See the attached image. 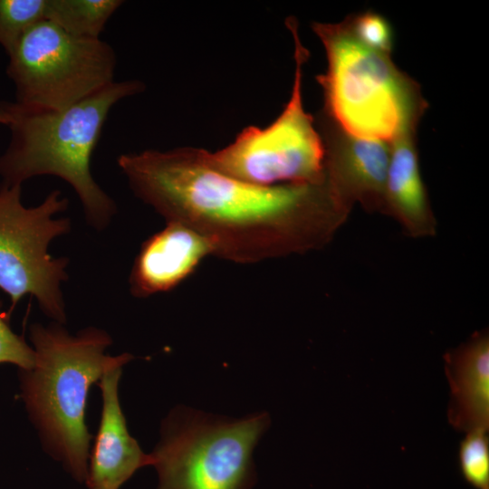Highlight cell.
<instances>
[{
	"label": "cell",
	"mask_w": 489,
	"mask_h": 489,
	"mask_svg": "<svg viewBox=\"0 0 489 489\" xmlns=\"http://www.w3.org/2000/svg\"><path fill=\"white\" fill-rule=\"evenodd\" d=\"M117 164L133 194L166 222L187 225L212 254L238 264L319 248L348 215L327 179L254 185L211 168L202 149L126 153Z\"/></svg>",
	"instance_id": "cell-1"
},
{
	"label": "cell",
	"mask_w": 489,
	"mask_h": 489,
	"mask_svg": "<svg viewBox=\"0 0 489 489\" xmlns=\"http://www.w3.org/2000/svg\"><path fill=\"white\" fill-rule=\"evenodd\" d=\"M144 89L140 81H114L60 110L4 101L10 139L0 155L1 184L22 186L44 175L60 177L78 196L87 223L97 231L104 230L116 215L117 206L95 181L91 157L110 110Z\"/></svg>",
	"instance_id": "cell-2"
},
{
	"label": "cell",
	"mask_w": 489,
	"mask_h": 489,
	"mask_svg": "<svg viewBox=\"0 0 489 489\" xmlns=\"http://www.w3.org/2000/svg\"><path fill=\"white\" fill-rule=\"evenodd\" d=\"M29 337L34 364L19 369L25 408L47 453L85 484L92 438L85 424L88 392L110 368L124 365L133 356L108 355L112 339L96 327L72 335L59 322L34 323Z\"/></svg>",
	"instance_id": "cell-3"
},
{
	"label": "cell",
	"mask_w": 489,
	"mask_h": 489,
	"mask_svg": "<svg viewBox=\"0 0 489 489\" xmlns=\"http://www.w3.org/2000/svg\"><path fill=\"white\" fill-rule=\"evenodd\" d=\"M312 29L328 60L326 72L317 79L331 125L353 137L386 142L416 127L425 105L413 81L389 54L361 43L349 21L314 23Z\"/></svg>",
	"instance_id": "cell-4"
},
{
	"label": "cell",
	"mask_w": 489,
	"mask_h": 489,
	"mask_svg": "<svg viewBox=\"0 0 489 489\" xmlns=\"http://www.w3.org/2000/svg\"><path fill=\"white\" fill-rule=\"evenodd\" d=\"M268 424L266 413L229 419L175 408L149 454L158 474L156 489H252L253 451Z\"/></svg>",
	"instance_id": "cell-5"
},
{
	"label": "cell",
	"mask_w": 489,
	"mask_h": 489,
	"mask_svg": "<svg viewBox=\"0 0 489 489\" xmlns=\"http://www.w3.org/2000/svg\"><path fill=\"white\" fill-rule=\"evenodd\" d=\"M286 25L293 37L295 71L291 98L281 114L265 128L244 129L216 152L202 149L205 161L214 169L258 186L320 184L326 179L324 139L302 104V71L309 53L301 43L297 21L289 17Z\"/></svg>",
	"instance_id": "cell-6"
},
{
	"label": "cell",
	"mask_w": 489,
	"mask_h": 489,
	"mask_svg": "<svg viewBox=\"0 0 489 489\" xmlns=\"http://www.w3.org/2000/svg\"><path fill=\"white\" fill-rule=\"evenodd\" d=\"M68 205L54 189L41 204L27 207L22 202L21 185L0 183V290L10 298V311L31 295L47 317L65 323L62 284L68 280L69 259L52 256L49 245L71 231L70 218H54Z\"/></svg>",
	"instance_id": "cell-7"
},
{
	"label": "cell",
	"mask_w": 489,
	"mask_h": 489,
	"mask_svg": "<svg viewBox=\"0 0 489 489\" xmlns=\"http://www.w3.org/2000/svg\"><path fill=\"white\" fill-rule=\"evenodd\" d=\"M115 67L116 54L108 43L72 35L43 20L8 55L6 74L15 103L60 110L114 82Z\"/></svg>",
	"instance_id": "cell-8"
},
{
	"label": "cell",
	"mask_w": 489,
	"mask_h": 489,
	"mask_svg": "<svg viewBox=\"0 0 489 489\" xmlns=\"http://www.w3.org/2000/svg\"><path fill=\"white\" fill-rule=\"evenodd\" d=\"M326 178L346 210L360 203L368 211L385 214V184L390 157L388 142L353 137L327 124Z\"/></svg>",
	"instance_id": "cell-9"
},
{
	"label": "cell",
	"mask_w": 489,
	"mask_h": 489,
	"mask_svg": "<svg viewBox=\"0 0 489 489\" xmlns=\"http://www.w3.org/2000/svg\"><path fill=\"white\" fill-rule=\"evenodd\" d=\"M122 364L110 368L99 380L102 409L97 436L90 451L89 489H120L139 468L150 465L145 454L129 435L118 394Z\"/></svg>",
	"instance_id": "cell-10"
},
{
	"label": "cell",
	"mask_w": 489,
	"mask_h": 489,
	"mask_svg": "<svg viewBox=\"0 0 489 489\" xmlns=\"http://www.w3.org/2000/svg\"><path fill=\"white\" fill-rule=\"evenodd\" d=\"M209 254L212 248L200 234L183 224L167 222L142 243L129 277L130 293L145 298L171 291Z\"/></svg>",
	"instance_id": "cell-11"
},
{
	"label": "cell",
	"mask_w": 489,
	"mask_h": 489,
	"mask_svg": "<svg viewBox=\"0 0 489 489\" xmlns=\"http://www.w3.org/2000/svg\"><path fill=\"white\" fill-rule=\"evenodd\" d=\"M451 398L448 421L469 432L489 428V338L476 332L469 341L445 355Z\"/></svg>",
	"instance_id": "cell-12"
},
{
	"label": "cell",
	"mask_w": 489,
	"mask_h": 489,
	"mask_svg": "<svg viewBox=\"0 0 489 489\" xmlns=\"http://www.w3.org/2000/svg\"><path fill=\"white\" fill-rule=\"evenodd\" d=\"M414 129L409 128L390 144L385 184V214L398 220L413 237L433 235L436 220L423 184Z\"/></svg>",
	"instance_id": "cell-13"
},
{
	"label": "cell",
	"mask_w": 489,
	"mask_h": 489,
	"mask_svg": "<svg viewBox=\"0 0 489 489\" xmlns=\"http://www.w3.org/2000/svg\"><path fill=\"white\" fill-rule=\"evenodd\" d=\"M122 3L120 0H45L44 20L72 35L97 39Z\"/></svg>",
	"instance_id": "cell-14"
},
{
	"label": "cell",
	"mask_w": 489,
	"mask_h": 489,
	"mask_svg": "<svg viewBox=\"0 0 489 489\" xmlns=\"http://www.w3.org/2000/svg\"><path fill=\"white\" fill-rule=\"evenodd\" d=\"M45 0H0V46L8 56L24 34L44 20Z\"/></svg>",
	"instance_id": "cell-15"
},
{
	"label": "cell",
	"mask_w": 489,
	"mask_h": 489,
	"mask_svg": "<svg viewBox=\"0 0 489 489\" xmlns=\"http://www.w3.org/2000/svg\"><path fill=\"white\" fill-rule=\"evenodd\" d=\"M487 430L467 432L459 446V466L464 478L475 489H489V439Z\"/></svg>",
	"instance_id": "cell-16"
},
{
	"label": "cell",
	"mask_w": 489,
	"mask_h": 489,
	"mask_svg": "<svg viewBox=\"0 0 489 489\" xmlns=\"http://www.w3.org/2000/svg\"><path fill=\"white\" fill-rule=\"evenodd\" d=\"M352 34L365 46L389 54L392 48L391 29L380 15L367 12L349 19Z\"/></svg>",
	"instance_id": "cell-17"
},
{
	"label": "cell",
	"mask_w": 489,
	"mask_h": 489,
	"mask_svg": "<svg viewBox=\"0 0 489 489\" xmlns=\"http://www.w3.org/2000/svg\"><path fill=\"white\" fill-rule=\"evenodd\" d=\"M0 363H11L19 369H29L34 364V350L24 339L14 333L9 318L0 307Z\"/></svg>",
	"instance_id": "cell-18"
},
{
	"label": "cell",
	"mask_w": 489,
	"mask_h": 489,
	"mask_svg": "<svg viewBox=\"0 0 489 489\" xmlns=\"http://www.w3.org/2000/svg\"><path fill=\"white\" fill-rule=\"evenodd\" d=\"M0 124L5 126L9 124V116L4 107L3 101H0Z\"/></svg>",
	"instance_id": "cell-19"
}]
</instances>
